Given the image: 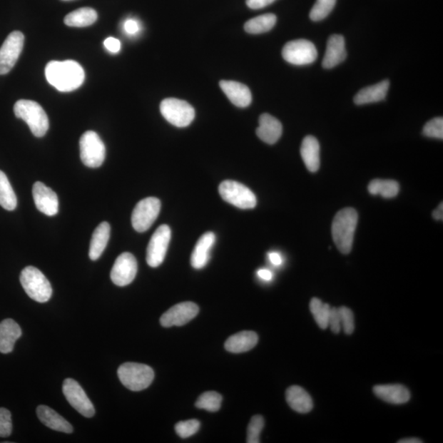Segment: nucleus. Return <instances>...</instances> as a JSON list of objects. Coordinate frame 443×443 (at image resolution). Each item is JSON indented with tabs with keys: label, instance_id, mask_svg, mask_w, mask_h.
<instances>
[{
	"label": "nucleus",
	"instance_id": "nucleus-1",
	"mask_svg": "<svg viewBox=\"0 0 443 443\" xmlns=\"http://www.w3.org/2000/svg\"><path fill=\"white\" fill-rule=\"evenodd\" d=\"M49 84L59 91L69 92L78 89L85 80L84 69L73 60L51 61L46 68Z\"/></svg>",
	"mask_w": 443,
	"mask_h": 443
},
{
	"label": "nucleus",
	"instance_id": "nucleus-2",
	"mask_svg": "<svg viewBox=\"0 0 443 443\" xmlns=\"http://www.w3.org/2000/svg\"><path fill=\"white\" fill-rule=\"evenodd\" d=\"M358 223V213L352 208H345L339 211L333 220L332 234L333 240L342 254L351 253L355 229Z\"/></svg>",
	"mask_w": 443,
	"mask_h": 443
},
{
	"label": "nucleus",
	"instance_id": "nucleus-3",
	"mask_svg": "<svg viewBox=\"0 0 443 443\" xmlns=\"http://www.w3.org/2000/svg\"><path fill=\"white\" fill-rule=\"evenodd\" d=\"M14 111L15 116L23 119L33 135L36 138H42L49 130V123L47 114L37 102L27 100L16 101Z\"/></svg>",
	"mask_w": 443,
	"mask_h": 443
},
{
	"label": "nucleus",
	"instance_id": "nucleus-4",
	"mask_svg": "<svg viewBox=\"0 0 443 443\" xmlns=\"http://www.w3.org/2000/svg\"><path fill=\"white\" fill-rule=\"evenodd\" d=\"M20 282L26 293L36 302L46 303L52 297L51 282L36 267H26L21 273Z\"/></svg>",
	"mask_w": 443,
	"mask_h": 443
},
{
	"label": "nucleus",
	"instance_id": "nucleus-5",
	"mask_svg": "<svg viewBox=\"0 0 443 443\" xmlns=\"http://www.w3.org/2000/svg\"><path fill=\"white\" fill-rule=\"evenodd\" d=\"M118 375L122 384L129 390L139 392L152 384L155 372L146 365L128 362L120 366Z\"/></svg>",
	"mask_w": 443,
	"mask_h": 443
},
{
	"label": "nucleus",
	"instance_id": "nucleus-6",
	"mask_svg": "<svg viewBox=\"0 0 443 443\" xmlns=\"http://www.w3.org/2000/svg\"><path fill=\"white\" fill-rule=\"evenodd\" d=\"M80 154L86 167H101L106 160V149L103 142L95 131H88L80 139Z\"/></svg>",
	"mask_w": 443,
	"mask_h": 443
},
{
	"label": "nucleus",
	"instance_id": "nucleus-7",
	"mask_svg": "<svg viewBox=\"0 0 443 443\" xmlns=\"http://www.w3.org/2000/svg\"><path fill=\"white\" fill-rule=\"evenodd\" d=\"M163 117L178 128L188 127L195 118V109L188 102L178 98H168L161 103Z\"/></svg>",
	"mask_w": 443,
	"mask_h": 443
},
{
	"label": "nucleus",
	"instance_id": "nucleus-8",
	"mask_svg": "<svg viewBox=\"0 0 443 443\" xmlns=\"http://www.w3.org/2000/svg\"><path fill=\"white\" fill-rule=\"evenodd\" d=\"M222 198L239 209H253L257 205L255 195L245 185L235 180H224L218 188Z\"/></svg>",
	"mask_w": 443,
	"mask_h": 443
},
{
	"label": "nucleus",
	"instance_id": "nucleus-9",
	"mask_svg": "<svg viewBox=\"0 0 443 443\" xmlns=\"http://www.w3.org/2000/svg\"><path fill=\"white\" fill-rule=\"evenodd\" d=\"M161 209V202L156 197H148L138 202L131 215V223L136 231H147L160 215Z\"/></svg>",
	"mask_w": 443,
	"mask_h": 443
},
{
	"label": "nucleus",
	"instance_id": "nucleus-10",
	"mask_svg": "<svg viewBox=\"0 0 443 443\" xmlns=\"http://www.w3.org/2000/svg\"><path fill=\"white\" fill-rule=\"evenodd\" d=\"M282 54L287 63L298 66L314 63L318 57L314 44L307 40L287 42L282 49Z\"/></svg>",
	"mask_w": 443,
	"mask_h": 443
},
{
	"label": "nucleus",
	"instance_id": "nucleus-11",
	"mask_svg": "<svg viewBox=\"0 0 443 443\" xmlns=\"http://www.w3.org/2000/svg\"><path fill=\"white\" fill-rule=\"evenodd\" d=\"M24 35L19 31H13L0 48V75H5L14 67L23 51Z\"/></svg>",
	"mask_w": 443,
	"mask_h": 443
},
{
	"label": "nucleus",
	"instance_id": "nucleus-12",
	"mask_svg": "<svg viewBox=\"0 0 443 443\" xmlns=\"http://www.w3.org/2000/svg\"><path fill=\"white\" fill-rule=\"evenodd\" d=\"M170 240V228L163 224L157 228L148 245L146 253L148 265L152 268H157L162 264L166 258Z\"/></svg>",
	"mask_w": 443,
	"mask_h": 443
},
{
	"label": "nucleus",
	"instance_id": "nucleus-13",
	"mask_svg": "<svg viewBox=\"0 0 443 443\" xmlns=\"http://www.w3.org/2000/svg\"><path fill=\"white\" fill-rule=\"evenodd\" d=\"M63 392L68 403L76 410L86 418L94 417L96 410L83 388L78 382L73 379L65 380L63 385Z\"/></svg>",
	"mask_w": 443,
	"mask_h": 443
},
{
	"label": "nucleus",
	"instance_id": "nucleus-14",
	"mask_svg": "<svg viewBox=\"0 0 443 443\" xmlns=\"http://www.w3.org/2000/svg\"><path fill=\"white\" fill-rule=\"evenodd\" d=\"M136 273H138V262L135 256L125 253L115 260L111 277L115 285L125 287L133 282Z\"/></svg>",
	"mask_w": 443,
	"mask_h": 443
},
{
	"label": "nucleus",
	"instance_id": "nucleus-15",
	"mask_svg": "<svg viewBox=\"0 0 443 443\" xmlns=\"http://www.w3.org/2000/svg\"><path fill=\"white\" fill-rule=\"evenodd\" d=\"M198 305L185 302L173 306L161 318V325L164 327L187 325L199 314Z\"/></svg>",
	"mask_w": 443,
	"mask_h": 443
},
{
	"label": "nucleus",
	"instance_id": "nucleus-16",
	"mask_svg": "<svg viewBox=\"0 0 443 443\" xmlns=\"http://www.w3.org/2000/svg\"><path fill=\"white\" fill-rule=\"evenodd\" d=\"M33 199L38 210L47 216H54L58 213V199L54 191L41 182L33 185Z\"/></svg>",
	"mask_w": 443,
	"mask_h": 443
},
{
	"label": "nucleus",
	"instance_id": "nucleus-17",
	"mask_svg": "<svg viewBox=\"0 0 443 443\" xmlns=\"http://www.w3.org/2000/svg\"><path fill=\"white\" fill-rule=\"evenodd\" d=\"M347 56L346 44L341 35H332L327 40L326 52L322 59V67L331 69L340 64Z\"/></svg>",
	"mask_w": 443,
	"mask_h": 443
},
{
	"label": "nucleus",
	"instance_id": "nucleus-18",
	"mask_svg": "<svg viewBox=\"0 0 443 443\" xmlns=\"http://www.w3.org/2000/svg\"><path fill=\"white\" fill-rule=\"evenodd\" d=\"M220 86L224 94L234 106L239 108L248 107L253 101V95L248 86L238 81H221Z\"/></svg>",
	"mask_w": 443,
	"mask_h": 443
},
{
	"label": "nucleus",
	"instance_id": "nucleus-19",
	"mask_svg": "<svg viewBox=\"0 0 443 443\" xmlns=\"http://www.w3.org/2000/svg\"><path fill=\"white\" fill-rule=\"evenodd\" d=\"M259 127L256 129L258 138L267 144L273 145L280 139L282 126L279 120L269 113L262 114L259 119Z\"/></svg>",
	"mask_w": 443,
	"mask_h": 443
},
{
	"label": "nucleus",
	"instance_id": "nucleus-20",
	"mask_svg": "<svg viewBox=\"0 0 443 443\" xmlns=\"http://www.w3.org/2000/svg\"><path fill=\"white\" fill-rule=\"evenodd\" d=\"M215 233L211 232H208L200 238L190 257V264L194 269L201 270L206 266L209 262L210 250L215 243Z\"/></svg>",
	"mask_w": 443,
	"mask_h": 443
},
{
	"label": "nucleus",
	"instance_id": "nucleus-21",
	"mask_svg": "<svg viewBox=\"0 0 443 443\" xmlns=\"http://www.w3.org/2000/svg\"><path fill=\"white\" fill-rule=\"evenodd\" d=\"M36 414L41 422L48 427V428L62 432V433L65 434L73 433V428L72 424L51 407L39 406L37 407Z\"/></svg>",
	"mask_w": 443,
	"mask_h": 443
},
{
	"label": "nucleus",
	"instance_id": "nucleus-22",
	"mask_svg": "<svg viewBox=\"0 0 443 443\" xmlns=\"http://www.w3.org/2000/svg\"><path fill=\"white\" fill-rule=\"evenodd\" d=\"M373 390L376 397L387 403L404 404L410 399L409 391L401 385H377Z\"/></svg>",
	"mask_w": 443,
	"mask_h": 443
},
{
	"label": "nucleus",
	"instance_id": "nucleus-23",
	"mask_svg": "<svg viewBox=\"0 0 443 443\" xmlns=\"http://www.w3.org/2000/svg\"><path fill=\"white\" fill-rule=\"evenodd\" d=\"M21 336V327L14 320L7 319L0 322V353L12 352L15 342Z\"/></svg>",
	"mask_w": 443,
	"mask_h": 443
},
{
	"label": "nucleus",
	"instance_id": "nucleus-24",
	"mask_svg": "<svg viewBox=\"0 0 443 443\" xmlns=\"http://www.w3.org/2000/svg\"><path fill=\"white\" fill-rule=\"evenodd\" d=\"M300 155L306 168L311 173L319 170L320 166V146L318 140L314 136H307L304 138L300 147Z\"/></svg>",
	"mask_w": 443,
	"mask_h": 443
},
{
	"label": "nucleus",
	"instance_id": "nucleus-25",
	"mask_svg": "<svg viewBox=\"0 0 443 443\" xmlns=\"http://www.w3.org/2000/svg\"><path fill=\"white\" fill-rule=\"evenodd\" d=\"M259 337L253 331H243L230 337L224 345L228 352L235 354L250 351L258 343Z\"/></svg>",
	"mask_w": 443,
	"mask_h": 443
},
{
	"label": "nucleus",
	"instance_id": "nucleus-26",
	"mask_svg": "<svg viewBox=\"0 0 443 443\" xmlns=\"http://www.w3.org/2000/svg\"><path fill=\"white\" fill-rule=\"evenodd\" d=\"M390 82L388 80L382 81L379 83L365 87L361 89L354 98V102L357 106L367 105V103L380 102L385 100Z\"/></svg>",
	"mask_w": 443,
	"mask_h": 443
},
{
	"label": "nucleus",
	"instance_id": "nucleus-27",
	"mask_svg": "<svg viewBox=\"0 0 443 443\" xmlns=\"http://www.w3.org/2000/svg\"><path fill=\"white\" fill-rule=\"evenodd\" d=\"M286 400L290 407L300 414H306L313 409V401L304 388L292 386L286 392Z\"/></svg>",
	"mask_w": 443,
	"mask_h": 443
},
{
	"label": "nucleus",
	"instance_id": "nucleus-28",
	"mask_svg": "<svg viewBox=\"0 0 443 443\" xmlns=\"http://www.w3.org/2000/svg\"><path fill=\"white\" fill-rule=\"evenodd\" d=\"M111 237V225L107 222H103L93 233L89 256L91 260H97L106 250Z\"/></svg>",
	"mask_w": 443,
	"mask_h": 443
},
{
	"label": "nucleus",
	"instance_id": "nucleus-29",
	"mask_svg": "<svg viewBox=\"0 0 443 443\" xmlns=\"http://www.w3.org/2000/svg\"><path fill=\"white\" fill-rule=\"evenodd\" d=\"M98 19L95 9L81 8L65 16L64 24L72 27H86L94 24Z\"/></svg>",
	"mask_w": 443,
	"mask_h": 443
},
{
	"label": "nucleus",
	"instance_id": "nucleus-30",
	"mask_svg": "<svg viewBox=\"0 0 443 443\" xmlns=\"http://www.w3.org/2000/svg\"><path fill=\"white\" fill-rule=\"evenodd\" d=\"M276 23V15L267 14L246 21L244 29L249 34H262V33L270 31Z\"/></svg>",
	"mask_w": 443,
	"mask_h": 443
},
{
	"label": "nucleus",
	"instance_id": "nucleus-31",
	"mask_svg": "<svg viewBox=\"0 0 443 443\" xmlns=\"http://www.w3.org/2000/svg\"><path fill=\"white\" fill-rule=\"evenodd\" d=\"M368 189L371 195H380L384 198L391 199L398 195L400 185L396 180L375 179L371 180Z\"/></svg>",
	"mask_w": 443,
	"mask_h": 443
},
{
	"label": "nucleus",
	"instance_id": "nucleus-32",
	"mask_svg": "<svg viewBox=\"0 0 443 443\" xmlns=\"http://www.w3.org/2000/svg\"><path fill=\"white\" fill-rule=\"evenodd\" d=\"M0 205L4 209L13 211L18 205V200L9 180L3 171L0 170Z\"/></svg>",
	"mask_w": 443,
	"mask_h": 443
},
{
	"label": "nucleus",
	"instance_id": "nucleus-33",
	"mask_svg": "<svg viewBox=\"0 0 443 443\" xmlns=\"http://www.w3.org/2000/svg\"><path fill=\"white\" fill-rule=\"evenodd\" d=\"M310 309L317 325L321 330H326L328 327V317H330L331 310L330 305L322 302L318 298H313L311 300Z\"/></svg>",
	"mask_w": 443,
	"mask_h": 443
},
{
	"label": "nucleus",
	"instance_id": "nucleus-34",
	"mask_svg": "<svg viewBox=\"0 0 443 443\" xmlns=\"http://www.w3.org/2000/svg\"><path fill=\"white\" fill-rule=\"evenodd\" d=\"M223 397L216 392H206L201 394L197 399L195 407L208 410L210 412H217L221 407Z\"/></svg>",
	"mask_w": 443,
	"mask_h": 443
},
{
	"label": "nucleus",
	"instance_id": "nucleus-35",
	"mask_svg": "<svg viewBox=\"0 0 443 443\" xmlns=\"http://www.w3.org/2000/svg\"><path fill=\"white\" fill-rule=\"evenodd\" d=\"M337 0H316L310 13L312 21H319L327 18L335 7Z\"/></svg>",
	"mask_w": 443,
	"mask_h": 443
},
{
	"label": "nucleus",
	"instance_id": "nucleus-36",
	"mask_svg": "<svg viewBox=\"0 0 443 443\" xmlns=\"http://www.w3.org/2000/svg\"><path fill=\"white\" fill-rule=\"evenodd\" d=\"M265 419L260 414L255 415L250 419V422L248 429V439L246 442L248 443H259L260 442V434L264 429Z\"/></svg>",
	"mask_w": 443,
	"mask_h": 443
},
{
	"label": "nucleus",
	"instance_id": "nucleus-37",
	"mask_svg": "<svg viewBox=\"0 0 443 443\" xmlns=\"http://www.w3.org/2000/svg\"><path fill=\"white\" fill-rule=\"evenodd\" d=\"M200 428V423L197 419L180 421L175 425V431L182 439H188L197 433Z\"/></svg>",
	"mask_w": 443,
	"mask_h": 443
},
{
	"label": "nucleus",
	"instance_id": "nucleus-38",
	"mask_svg": "<svg viewBox=\"0 0 443 443\" xmlns=\"http://www.w3.org/2000/svg\"><path fill=\"white\" fill-rule=\"evenodd\" d=\"M423 134L427 138L443 139V118H435L424 125Z\"/></svg>",
	"mask_w": 443,
	"mask_h": 443
},
{
	"label": "nucleus",
	"instance_id": "nucleus-39",
	"mask_svg": "<svg viewBox=\"0 0 443 443\" xmlns=\"http://www.w3.org/2000/svg\"><path fill=\"white\" fill-rule=\"evenodd\" d=\"M339 315H340L341 327L346 335H352L355 330V319L353 312L347 307L338 308Z\"/></svg>",
	"mask_w": 443,
	"mask_h": 443
},
{
	"label": "nucleus",
	"instance_id": "nucleus-40",
	"mask_svg": "<svg viewBox=\"0 0 443 443\" xmlns=\"http://www.w3.org/2000/svg\"><path fill=\"white\" fill-rule=\"evenodd\" d=\"M13 424L9 409L0 408V437H8L12 434Z\"/></svg>",
	"mask_w": 443,
	"mask_h": 443
},
{
	"label": "nucleus",
	"instance_id": "nucleus-41",
	"mask_svg": "<svg viewBox=\"0 0 443 443\" xmlns=\"http://www.w3.org/2000/svg\"><path fill=\"white\" fill-rule=\"evenodd\" d=\"M328 326L330 327L333 333L340 332L341 331V320L340 315L337 308H331L330 317H328Z\"/></svg>",
	"mask_w": 443,
	"mask_h": 443
},
{
	"label": "nucleus",
	"instance_id": "nucleus-42",
	"mask_svg": "<svg viewBox=\"0 0 443 443\" xmlns=\"http://www.w3.org/2000/svg\"><path fill=\"white\" fill-rule=\"evenodd\" d=\"M103 45H105L108 51L113 54L118 53L120 49H121V43L116 38L113 37L107 38L105 42H103Z\"/></svg>",
	"mask_w": 443,
	"mask_h": 443
},
{
	"label": "nucleus",
	"instance_id": "nucleus-43",
	"mask_svg": "<svg viewBox=\"0 0 443 443\" xmlns=\"http://www.w3.org/2000/svg\"><path fill=\"white\" fill-rule=\"evenodd\" d=\"M276 0H246V5L251 9H260L269 6Z\"/></svg>",
	"mask_w": 443,
	"mask_h": 443
},
{
	"label": "nucleus",
	"instance_id": "nucleus-44",
	"mask_svg": "<svg viewBox=\"0 0 443 443\" xmlns=\"http://www.w3.org/2000/svg\"><path fill=\"white\" fill-rule=\"evenodd\" d=\"M124 29L126 31H127V33H128V34L134 35L136 32L139 31V26L136 21L130 19L126 21L124 25Z\"/></svg>",
	"mask_w": 443,
	"mask_h": 443
},
{
	"label": "nucleus",
	"instance_id": "nucleus-45",
	"mask_svg": "<svg viewBox=\"0 0 443 443\" xmlns=\"http://www.w3.org/2000/svg\"><path fill=\"white\" fill-rule=\"evenodd\" d=\"M269 258L272 264L276 266L280 265L282 263L281 255L276 253H270Z\"/></svg>",
	"mask_w": 443,
	"mask_h": 443
},
{
	"label": "nucleus",
	"instance_id": "nucleus-46",
	"mask_svg": "<svg viewBox=\"0 0 443 443\" xmlns=\"http://www.w3.org/2000/svg\"><path fill=\"white\" fill-rule=\"evenodd\" d=\"M257 275H258V276L261 279H263V280L265 281H270L273 277L271 271L268 270H260L258 272H257Z\"/></svg>",
	"mask_w": 443,
	"mask_h": 443
},
{
	"label": "nucleus",
	"instance_id": "nucleus-47",
	"mask_svg": "<svg viewBox=\"0 0 443 443\" xmlns=\"http://www.w3.org/2000/svg\"><path fill=\"white\" fill-rule=\"evenodd\" d=\"M433 217L436 220H443V204L441 203L439 207L433 212Z\"/></svg>",
	"mask_w": 443,
	"mask_h": 443
},
{
	"label": "nucleus",
	"instance_id": "nucleus-48",
	"mask_svg": "<svg viewBox=\"0 0 443 443\" xmlns=\"http://www.w3.org/2000/svg\"><path fill=\"white\" fill-rule=\"evenodd\" d=\"M398 443H422L423 441L419 439H414V437H409V439H404L399 440Z\"/></svg>",
	"mask_w": 443,
	"mask_h": 443
},
{
	"label": "nucleus",
	"instance_id": "nucleus-49",
	"mask_svg": "<svg viewBox=\"0 0 443 443\" xmlns=\"http://www.w3.org/2000/svg\"><path fill=\"white\" fill-rule=\"evenodd\" d=\"M64 1H68V0H64Z\"/></svg>",
	"mask_w": 443,
	"mask_h": 443
}]
</instances>
